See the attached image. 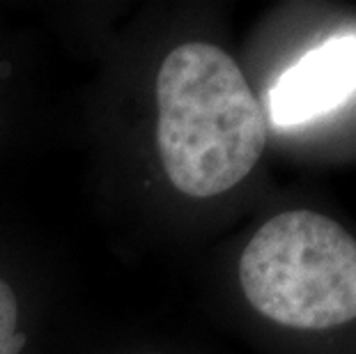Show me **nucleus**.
Returning <instances> with one entry per match:
<instances>
[{"label":"nucleus","mask_w":356,"mask_h":354,"mask_svg":"<svg viewBox=\"0 0 356 354\" xmlns=\"http://www.w3.org/2000/svg\"><path fill=\"white\" fill-rule=\"evenodd\" d=\"M156 143L165 175L191 198L237 186L260 161L267 140L260 102L223 49L188 42L156 74Z\"/></svg>","instance_id":"obj_1"},{"label":"nucleus","mask_w":356,"mask_h":354,"mask_svg":"<svg viewBox=\"0 0 356 354\" xmlns=\"http://www.w3.org/2000/svg\"><path fill=\"white\" fill-rule=\"evenodd\" d=\"M239 283L248 304L283 327L345 325L356 320V239L310 209L276 214L241 253Z\"/></svg>","instance_id":"obj_2"},{"label":"nucleus","mask_w":356,"mask_h":354,"mask_svg":"<svg viewBox=\"0 0 356 354\" xmlns=\"http://www.w3.org/2000/svg\"><path fill=\"white\" fill-rule=\"evenodd\" d=\"M356 92V37H336L292 65L269 95L271 120L304 124L343 106Z\"/></svg>","instance_id":"obj_3"},{"label":"nucleus","mask_w":356,"mask_h":354,"mask_svg":"<svg viewBox=\"0 0 356 354\" xmlns=\"http://www.w3.org/2000/svg\"><path fill=\"white\" fill-rule=\"evenodd\" d=\"M19 306L12 288L0 278V354H19L26 345V334L17 329Z\"/></svg>","instance_id":"obj_4"}]
</instances>
